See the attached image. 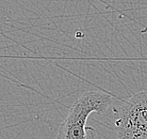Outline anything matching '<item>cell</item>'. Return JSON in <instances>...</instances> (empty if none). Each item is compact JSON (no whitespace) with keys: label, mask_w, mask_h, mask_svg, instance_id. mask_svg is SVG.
<instances>
[{"label":"cell","mask_w":147,"mask_h":139,"mask_svg":"<svg viewBox=\"0 0 147 139\" xmlns=\"http://www.w3.org/2000/svg\"><path fill=\"white\" fill-rule=\"evenodd\" d=\"M112 102V96L108 93L86 92L70 107L56 139H94V131L87 127V120L93 112H106Z\"/></svg>","instance_id":"1"},{"label":"cell","mask_w":147,"mask_h":139,"mask_svg":"<svg viewBox=\"0 0 147 139\" xmlns=\"http://www.w3.org/2000/svg\"><path fill=\"white\" fill-rule=\"evenodd\" d=\"M119 139H147V91L125 101L115 121Z\"/></svg>","instance_id":"2"}]
</instances>
